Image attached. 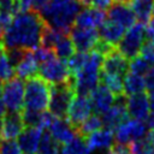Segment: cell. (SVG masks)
<instances>
[{
    "label": "cell",
    "instance_id": "cell-1",
    "mask_svg": "<svg viewBox=\"0 0 154 154\" xmlns=\"http://www.w3.org/2000/svg\"><path fill=\"white\" fill-rule=\"evenodd\" d=\"M46 23L36 11L17 13L12 23L4 30L2 42L7 49H35L41 43Z\"/></svg>",
    "mask_w": 154,
    "mask_h": 154
},
{
    "label": "cell",
    "instance_id": "cell-2",
    "mask_svg": "<svg viewBox=\"0 0 154 154\" xmlns=\"http://www.w3.org/2000/svg\"><path fill=\"white\" fill-rule=\"evenodd\" d=\"M81 6L79 0H51L38 13L48 26L69 34L81 12Z\"/></svg>",
    "mask_w": 154,
    "mask_h": 154
},
{
    "label": "cell",
    "instance_id": "cell-3",
    "mask_svg": "<svg viewBox=\"0 0 154 154\" xmlns=\"http://www.w3.org/2000/svg\"><path fill=\"white\" fill-rule=\"evenodd\" d=\"M103 55L96 51L89 52V57L84 66L76 73V94L77 95H90V93L99 85L100 82V69H102Z\"/></svg>",
    "mask_w": 154,
    "mask_h": 154
},
{
    "label": "cell",
    "instance_id": "cell-4",
    "mask_svg": "<svg viewBox=\"0 0 154 154\" xmlns=\"http://www.w3.org/2000/svg\"><path fill=\"white\" fill-rule=\"evenodd\" d=\"M76 95V79L73 75H71L66 82L52 84L51 99L48 105L49 112L55 118L66 119L69 107Z\"/></svg>",
    "mask_w": 154,
    "mask_h": 154
},
{
    "label": "cell",
    "instance_id": "cell-5",
    "mask_svg": "<svg viewBox=\"0 0 154 154\" xmlns=\"http://www.w3.org/2000/svg\"><path fill=\"white\" fill-rule=\"evenodd\" d=\"M52 84L43 79L41 76H34L25 82L24 107L34 111H45L48 108L51 99Z\"/></svg>",
    "mask_w": 154,
    "mask_h": 154
},
{
    "label": "cell",
    "instance_id": "cell-6",
    "mask_svg": "<svg viewBox=\"0 0 154 154\" xmlns=\"http://www.w3.org/2000/svg\"><path fill=\"white\" fill-rule=\"evenodd\" d=\"M147 37V28L143 23H135L124 34L122 41L118 45L119 52L128 59L137 57L144 45V38Z\"/></svg>",
    "mask_w": 154,
    "mask_h": 154
},
{
    "label": "cell",
    "instance_id": "cell-7",
    "mask_svg": "<svg viewBox=\"0 0 154 154\" xmlns=\"http://www.w3.org/2000/svg\"><path fill=\"white\" fill-rule=\"evenodd\" d=\"M24 94L25 84L23 79L14 77L4 83L1 97L6 109L11 112H20L24 108Z\"/></svg>",
    "mask_w": 154,
    "mask_h": 154
},
{
    "label": "cell",
    "instance_id": "cell-8",
    "mask_svg": "<svg viewBox=\"0 0 154 154\" xmlns=\"http://www.w3.org/2000/svg\"><path fill=\"white\" fill-rule=\"evenodd\" d=\"M126 103H128V96L125 94H120L114 97L113 106L107 112L101 114L103 128H107V129L114 131L123 123L129 120Z\"/></svg>",
    "mask_w": 154,
    "mask_h": 154
},
{
    "label": "cell",
    "instance_id": "cell-9",
    "mask_svg": "<svg viewBox=\"0 0 154 154\" xmlns=\"http://www.w3.org/2000/svg\"><path fill=\"white\" fill-rule=\"evenodd\" d=\"M38 73L51 84H59L66 82L71 76L66 60L57 58L41 64L38 67Z\"/></svg>",
    "mask_w": 154,
    "mask_h": 154
},
{
    "label": "cell",
    "instance_id": "cell-10",
    "mask_svg": "<svg viewBox=\"0 0 154 154\" xmlns=\"http://www.w3.org/2000/svg\"><path fill=\"white\" fill-rule=\"evenodd\" d=\"M91 112H93V105L89 95H76L69 107L66 120L72 125V128L77 132V129L81 126V124L90 114H93Z\"/></svg>",
    "mask_w": 154,
    "mask_h": 154
},
{
    "label": "cell",
    "instance_id": "cell-11",
    "mask_svg": "<svg viewBox=\"0 0 154 154\" xmlns=\"http://www.w3.org/2000/svg\"><path fill=\"white\" fill-rule=\"evenodd\" d=\"M147 125L142 120L130 119L116 129V141L120 144H130L134 141L146 137Z\"/></svg>",
    "mask_w": 154,
    "mask_h": 154
},
{
    "label": "cell",
    "instance_id": "cell-12",
    "mask_svg": "<svg viewBox=\"0 0 154 154\" xmlns=\"http://www.w3.org/2000/svg\"><path fill=\"white\" fill-rule=\"evenodd\" d=\"M69 34L78 52L93 51L95 45L100 40L99 31H96V29H82L78 26H73Z\"/></svg>",
    "mask_w": 154,
    "mask_h": 154
},
{
    "label": "cell",
    "instance_id": "cell-13",
    "mask_svg": "<svg viewBox=\"0 0 154 154\" xmlns=\"http://www.w3.org/2000/svg\"><path fill=\"white\" fill-rule=\"evenodd\" d=\"M129 117L136 120H146L150 113V102H149V95L146 91L130 95L128 97L126 103Z\"/></svg>",
    "mask_w": 154,
    "mask_h": 154
},
{
    "label": "cell",
    "instance_id": "cell-14",
    "mask_svg": "<svg viewBox=\"0 0 154 154\" xmlns=\"http://www.w3.org/2000/svg\"><path fill=\"white\" fill-rule=\"evenodd\" d=\"M130 67V61L129 59L123 55L119 49H113L109 52L105 58L102 63V72L109 73V75H116L119 77H124Z\"/></svg>",
    "mask_w": 154,
    "mask_h": 154
},
{
    "label": "cell",
    "instance_id": "cell-15",
    "mask_svg": "<svg viewBox=\"0 0 154 154\" xmlns=\"http://www.w3.org/2000/svg\"><path fill=\"white\" fill-rule=\"evenodd\" d=\"M24 123L20 112L6 111L0 122V132L2 140H14L24 129Z\"/></svg>",
    "mask_w": 154,
    "mask_h": 154
},
{
    "label": "cell",
    "instance_id": "cell-16",
    "mask_svg": "<svg viewBox=\"0 0 154 154\" xmlns=\"http://www.w3.org/2000/svg\"><path fill=\"white\" fill-rule=\"evenodd\" d=\"M93 109L95 111L96 114H103L107 112L114 102V94L102 83H100L89 95Z\"/></svg>",
    "mask_w": 154,
    "mask_h": 154
},
{
    "label": "cell",
    "instance_id": "cell-17",
    "mask_svg": "<svg viewBox=\"0 0 154 154\" xmlns=\"http://www.w3.org/2000/svg\"><path fill=\"white\" fill-rule=\"evenodd\" d=\"M105 19H106V13L103 11L93 7H87L78 13L75 24L76 26L82 29H96L100 28L106 22Z\"/></svg>",
    "mask_w": 154,
    "mask_h": 154
},
{
    "label": "cell",
    "instance_id": "cell-18",
    "mask_svg": "<svg viewBox=\"0 0 154 154\" xmlns=\"http://www.w3.org/2000/svg\"><path fill=\"white\" fill-rule=\"evenodd\" d=\"M42 136V130L38 128H28L25 126L23 131L18 136V144L23 153L25 154H34L37 152L40 140Z\"/></svg>",
    "mask_w": 154,
    "mask_h": 154
},
{
    "label": "cell",
    "instance_id": "cell-19",
    "mask_svg": "<svg viewBox=\"0 0 154 154\" xmlns=\"http://www.w3.org/2000/svg\"><path fill=\"white\" fill-rule=\"evenodd\" d=\"M108 18L109 20H113L120 25H123L125 29L131 28L136 22V16L131 7L128 6V4H114L108 8Z\"/></svg>",
    "mask_w": 154,
    "mask_h": 154
},
{
    "label": "cell",
    "instance_id": "cell-20",
    "mask_svg": "<svg viewBox=\"0 0 154 154\" xmlns=\"http://www.w3.org/2000/svg\"><path fill=\"white\" fill-rule=\"evenodd\" d=\"M48 131L61 144L70 142L77 135V132L72 128V125L66 119H60V118H55L53 120V123L48 128Z\"/></svg>",
    "mask_w": 154,
    "mask_h": 154
},
{
    "label": "cell",
    "instance_id": "cell-21",
    "mask_svg": "<svg viewBox=\"0 0 154 154\" xmlns=\"http://www.w3.org/2000/svg\"><path fill=\"white\" fill-rule=\"evenodd\" d=\"M125 34V28L113 20H106L99 30V36L101 40L106 41L107 43L112 45L113 47L119 45L123 36Z\"/></svg>",
    "mask_w": 154,
    "mask_h": 154
},
{
    "label": "cell",
    "instance_id": "cell-22",
    "mask_svg": "<svg viewBox=\"0 0 154 154\" xmlns=\"http://www.w3.org/2000/svg\"><path fill=\"white\" fill-rule=\"evenodd\" d=\"M113 131L103 128L100 129L93 134H90L88 137H85L87 144L91 150H100V149H109L113 144Z\"/></svg>",
    "mask_w": 154,
    "mask_h": 154
},
{
    "label": "cell",
    "instance_id": "cell-23",
    "mask_svg": "<svg viewBox=\"0 0 154 154\" xmlns=\"http://www.w3.org/2000/svg\"><path fill=\"white\" fill-rule=\"evenodd\" d=\"M38 63L36 61L32 51H26L23 60L16 66V75L20 79H28L30 77L36 76L38 72Z\"/></svg>",
    "mask_w": 154,
    "mask_h": 154
},
{
    "label": "cell",
    "instance_id": "cell-24",
    "mask_svg": "<svg viewBox=\"0 0 154 154\" xmlns=\"http://www.w3.org/2000/svg\"><path fill=\"white\" fill-rule=\"evenodd\" d=\"M154 0H131L130 7L132 8L136 19L140 23L148 24L153 14Z\"/></svg>",
    "mask_w": 154,
    "mask_h": 154
},
{
    "label": "cell",
    "instance_id": "cell-25",
    "mask_svg": "<svg viewBox=\"0 0 154 154\" xmlns=\"http://www.w3.org/2000/svg\"><path fill=\"white\" fill-rule=\"evenodd\" d=\"M123 85H124V94L126 96L142 93L146 89V83H144L143 76L134 73V72H128L124 76Z\"/></svg>",
    "mask_w": 154,
    "mask_h": 154
},
{
    "label": "cell",
    "instance_id": "cell-26",
    "mask_svg": "<svg viewBox=\"0 0 154 154\" xmlns=\"http://www.w3.org/2000/svg\"><path fill=\"white\" fill-rule=\"evenodd\" d=\"M61 153L63 154H90V149L87 144L85 137L77 134L70 142L63 144Z\"/></svg>",
    "mask_w": 154,
    "mask_h": 154
},
{
    "label": "cell",
    "instance_id": "cell-27",
    "mask_svg": "<svg viewBox=\"0 0 154 154\" xmlns=\"http://www.w3.org/2000/svg\"><path fill=\"white\" fill-rule=\"evenodd\" d=\"M55 55L59 58V59H63V60H67L70 59L73 54H75V51H76V47L70 37V34H66L64 35L58 42L57 45L54 46L53 48Z\"/></svg>",
    "mask_w": 154,
    "mask_h": 154
},
{
    "label": "cell",
    "instance_id": "cell-28",
    "mask_svg": "<svg viewBox=\"0 0 154 154\" xmlns=\"http://www.w3.org/2000/svg\"><path fill=\"white\" fill-rule=\"evenodd\" d=\"M102 126H103V124H102L101 116L93 113L81 124V126L77 129V134L83 136V137H88L90 134L102 129Z\"/></svg>",
    "mask_w": 154,
    "mask_h": 154
},
{
    "label": "cell",
    "instance_id": "cell-29",
    "mask_svg": "<svg viewBox=\"0 0 154 154\" xmlns=\"http://www.w3.org/2000/svg\"><path fill=\"white\" fill-rule=\"evenodd\" d=\"M60 143L51 135L49 131L42 132L40 144L37 148V154H59Z\"/></svg>",
    "mask_w": 154,
    "mask_h": 154
},
{
    "label": "cell",
    "instance_id": "cell-30",
    "mask_svg": "<svg viewBox=\"0 0 154 154\" xmlns=\"http://www.w3.org/2000/svg\"><path fill=\"white\" fill-rule=\"evenodd\" d=\"M100 82L102 84H105L114 94V96L124 94L123 77H119V76H116V75L105 73V72L101 71V73H100Z\"/></svg>",
    "mask_w": 154,
    "mask_h": 154
},
{
    "label": "cell",
    "instance_id": "cell-31",
    "mask_svg": "<svg viewBox=\"0 0 154 154\" xmlns=\"http://www.w3.org/2000/svg\"><path fill=\"white\" fill-rule=\"evenodd\" d=\"M67 32H64L61 30H58V29H54V28H51L46 24V28L43 30V34H42V38H41V45L43 47H47V48H51L53 49L54 46L57 45V42L64 36L66 35Z\"/></svg>",
    "mask_w": 154,
    "mask_h": 154
},
{
    "label": "cell",
    "instance_id": "cell-32",
    "mask_svg": "<svg viewBox=\"0 0 154 154\" xmlns=\"http://www.w3.org/2000/svg\"><path fill=\"white\" fill-rule=\"evenodd\" d=\"M16 69L10 63L6 53L0 55V83H6L14 78Z\"/></svg>",
    "mask_w": 154,
    "mask_h": 154
},
{
    "label": "cell",
    "instance_id": "cell-33",
    "mask_svg": "<svg viewBox=\"0 0 154 154\" xmlns=\"http://www.w3.org/2000/svg\"><path fill=\"white\" fill-rule=\"evenodd\" d=\"M89 57V52H77L75 53L70 59L66 60L67 63V67L70 70L71 75H76L87 63Z\"/></svg>",
    "mask_w": 154,
    "mask_h": 154
},
{
    "label": "cell",
    "instance_id": "cell-34",
    "mask_svg": "<svg viewBox=\"0 0 154 154\" xmlns=\"http://www.w3.org/2000/svg\"><path fill=\"white\" fill-rule=\"evenodd\" d=\"M150 67H152V65H150L143 57H141V55L138 54L137 57H135V58L131 59L129 70H130V72H134V73L144 76V75L148 72V70H149Z\"/></svg>",
    "mask_w": 154,
    "mask_h": 154
},
{
    "label": "cell",
    "instance_id": "cell-35",
    "mask_svg": "<svg viewBox=\"0 0 154 154\" xmlns=\"http://www.w3.org/2000/svg\"><path fill=\"white\" fill-rule=\"evenodd\" d=\"M129 147H130L131 154H149L152 152V149L154 148V146L147 137H143L141 140L131 142L129 144Z\"/></svg>",
    "mask_w": 154,
    "mask_h": 154
},
{
    "label": "cell",
    "instance_id": "cell-36",
    "mask_svg": "<svg viewBox=\"0 0 154 154\" xmlns=\"http://www.w3.org/2000/svg\"><path fill=\"white\" fill-rule=\"evenodd\" d=\"M32 54H34L36 61H37L40 65L55 58V53H54V51L51 49V48L43 47V46H41V47L38 46V47H36L35 49H32Z\"/></svg>",
    "mask_w": 154,
    "mask_h": 154
},
{
    "label": "cell",
    "instance_id": "cell-37",
    "mask_svg": "<svg viewBox=\"0 0 154 154\" xmlns=\"http://www.w3.org/2000/svg\"><path fill=\"white\" fill-rule=\"evenodd\" d=\"M0 154H22V149L14 140H2L0 142Z\"/></svg>",
    "mask_w": 154,
    "mask_h": 154
},
{
    "label": "cell",
    "instance_id": "cell-38",
    "mask_svg": "<svg viewBox=\"0 0 154 154\" xmlns=\"http://www.w3.org/2000/svg\"><path fill=\"white\" fill-rule=\"evenodd\" d=\"M26 53V49H22V48H10L6 52V55L10 60V63L12 64V66L16 69V66L23 60L24 55Z\"/></svg>",
    "mask_w": 154,
    "mask_h": 154
},
{
    "label": "cell",
    "instance_id": "cell-39",
    "mask_svg": "<svg viewBox=\"0 0 154 154\" xmlns=\"http://www.w3.org/2000/svg\"><path fill=\"white\" fill-rule=\"evenodd\" d=\"M112 1L113 0H79V2L83 6L97 8V10H101V11L108 10L112 6Z\"/></svg>",
    "mask_w": 154,
    "mask_h": 154
},
{
    "label": "cell",
    "instance_id": "cell-40",
    "mask_svg": "<svg viewBox=\"0 0 154 154\" xmlns=\"http://www.w3.org/2000/svg\"><path fill=\"white\" fill-rule=\"evenodd\" d=\"M107 154H131V152H130V147L128 144H120V143L116 142L107 150Z\"/></svg>",
    "mask_w": 154,
    "mask_h": 154
},
{
    "label": "cell",
    "instance_id": "cell-41",
    "mask_svg": "<svg viewBox=\"0 0 154 154\" xmlns=\"http://www.w3.org/2000/svg\"><path fill=\"white\" fill-rule=\"evenodd\" d=\"M144 83H146V88L148 90V94L154 93V66H152L148 72L144 75Z\"/></svg>",
    "mask_w": 154,
    "mask_h": 154
},
{
    "label": "cell",
    "instance_id": "cell-42",
    "mask_svg": "<svg viewBox=\"0 0 154 154\" xmlns=\"http://www.w3.org/2000/svg\"><path fill=\"white\" fill-rule=\"evenodd\" d=\"M0 11H10L17 14L14 8V0H0Z\"/></svg>",
    "mask_w": 154,
    "mask_h": 154
},
{
    "label": "cell",
    "instance_id": "cell-43",
    "mask_svg": "<svg viewBox=\"0 0 154 154\" xmlns=\"http://www.w3.org/2000/svg\"><path fill=\"white\" fill-rule=\"evenodd\" d=\"M49 1H51V0H34V5H32L34 11L38 12V11H40L45 5H47Z\"/></svg>",
    "mask_w": 154,
    "mask_h": 154
},
{
    "label": "cell",
    "instance_id": "cell-44",
    "mask_svg": "<svg viewBox=\"0 0 154 154\" xmlns=\"http://www.w3.org/2000/svg\"><path fill=\"white\" fill-rule=\"evenodd\" d=\"M147 28V37L154 38V18L149 20V23L146 25Z\"/></svg>",
    "mask_w": 154,
    "mask_h": 154
},
{
    "label": "cell",
    "instance_id": "cell-45",
    "mask_svg": "<svg viewBox=\"0 0 154 154\" xmlns=\"http://www.w3.org/2000/svg\"><path fill=\"white\" fill-rule=\"evenodd\" d=\"M146 125L149 130H154V113H149L148 118L146 119Z\"/></svg>",
    "mask_w": 154,
    "mask_h": 154
},
{
    "label": "cell",
    "instance_id": "cell-46",
    "mask_svg": "<svg viewBox=\"0 0 154 154\" xmlns=\"http://www.w3.org/2000/svg\"><path fill=\"white\" fill-rule=\"evenodd\" d=\"M5 113H6V107H5L4 102H2V100H0V122H1L2 117L5 116Z\"/></svg>",
    "mask_w": 154,
    "mask_h": 154
},
{
    "label": "cell",
    "instance_id": "cell-47",
    "mask_svg": "<svg viewBox=\"0 0 154 154\" xmlns=\"http://www.w3.org/2000/svg\"><path fill=\"white\" fill-rule=\"evenodd\" d=\"M148 95H149V102H150V113H154V93H150Z\"/></svg>",
    "mask_w": 154,
    "mask_h": 154
},
{
    "label": "cell",
    "instance_id": "cell-48",
    "mask_svg": "<svg viewBox=\"0 0 154 154\" xmlns=\"http://www.w3.org/2000/svg\"><path fill=\"white\" fill-rule=\"evenodd\" d=\"M146 137L152 142V144L154 146V130H149L148 135H146Z\"/></svg>",
    "mask_w": 154,
    "mask_h": 154
},
{
    "label": "cell",
    "instance_id": "cell-49",
    "mask_svg": "<svg viewBox=\"0 0 154 154\" xmlns=\"http://www.w3.org/2000/svg\"><path fill=\"white\" fill-rule=\"evenodd\" d=\"M4 51H5V43L2 42V40H0V55L4 54Z\"/></svg>",
    "mask_w": 154,
    "mask_h": 154
},
{
    "label": "cell",
    "instance_id": "cell-50",
    "mask_svg": "<svg viewBox=\"0 0 154 154\" xmlns=\"http://www.w3.org/2000/svg\"><path fill=\"white\" fill-rule=\"evenodd\" d=\"M116 2H119V4H129V2H131V0H116Z\"/></svg>",
    "mask_w": 154,
    "mask_h": 154
},
{
    "label": "cell",
    "instance_id": "cell-51",
    "mask_svg": "<svg viewBox=\"0 0 154 154\" xmlns=\"http://www.w3.org/2000/svg\"><path fill=\"white\" fill-rule=\"evenodd\" d=\"M2 35H4V28L0 25V38H2Z\"/></svg>",
    "mask_w": 154,
    "mask_h": 154
},
{
    "label": "cell",
    "instance_id": "cell-52",
    "mask_svg": "<svg viewBox=\"0 0 154 154\" xmlns=\"http://www.w3.org/2000/svg\"><path fill=\"white\" fill-rule=\"evenodd\" d=\"M150 45H152V47H153V49H154V38H152V42H150Z\"/></svg>",
    "mask_w": 154,
    "mask_h": 154
},
{
    "label": "cell",
    "instance_id": "cell-53",
    "mask_svg": "<svg viewBox=\"0 0 154 154\" xmlns=\"http://www.w3.org/2000/svg\"><path fill=\"white\" fill-rule=\"evenodd\" d=\"M1 93H2V85H1V83H0V96H1Z\"/></svg>",
    "mask_w": 154,
    "mask_h": 154
},
{
    "label": "cell",
    "instance_id": "cell-54",
    "mask_svg": "<svg viewBox=\"0 0 154 154\" xmlns=\"http://www.w3.org/2000/svg\"><path fill=\"white\" fill-rule=\"evenodd\" d=\"M149 154H154V148H153V149H152V152H150V153H149Z\"/></svg>",
    "mask_w": 154,
    "mask_h": 154
},
{
    "label": "cell",
    "instance_id": "cell-55",
    "mask_svg": "<svg viewBox=\"0 0 154 154\" xmlns=\"http://www.w3.org/2000/svg\"><path fill=\"white\" fill-rule=\"evenodd\" d=\"M153 17H154V5H153Z\"/></svg>",
    "mask_w": 154,
    "mask_h": 154
},
{
    "label": "cell",
    "instance_id": "cell-56",
    "mask_svg": "<svg viewBox=\"0 0 154 154\" xmlns=\"http://www.w3.org/2000/svg\"><path fill=\"white\" fill-rule=\"evenodd\" d=\"M0 140H1V132H0ZM0 142H1V141H0Z\"/></svg>",
    "mask_w": 154,
    "mask_h": 154
}]
</instances>
